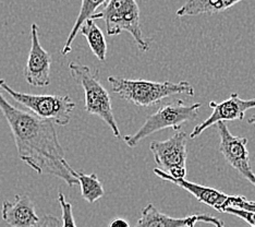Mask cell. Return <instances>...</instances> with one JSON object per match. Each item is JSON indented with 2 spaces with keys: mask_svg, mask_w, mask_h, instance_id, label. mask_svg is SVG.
Instances as JSON below:
<instances>
[{
  "mask_svg": "<svg viewBox=\"0 0 255 227\" xmlns=\"http://www.w3.org/2000/svg\"><path fill=\"white\" fill-rule=\"evenodd\" d=\"M0 110L8 121L22 162L38 175H50L69 187L79 185L66 166L65 151L53 121L10 104L0 92Z\"/></svg>",
  "mask_w": 255,
  "mask_h": 227,
  "instance_id": "cell-1",
  "label": "cell"
},
{
  "mask_svg": "<svg viewBox=\"0 0 255 227\" xmlns=\"http://www.w3.org/2000/svg\"><path fill=\"white\" fill-rule=\"evenodd\" d=\"M108 82L112 90L121 98L137 107H150L167 97L178 94L194 96V87L188 81L180 82H155L147 80H131L110 75Z\"/></svg>",
  "mask_w": 255,
  "mask_h": 227,
  "instance_id": "cell-2",
  "label": "cell"
},
{
  "mask_svg": "<svg viewBox=\"0 0 255 227\" xmlns=\"http://www.w3.org/2000/svg\"><path fill=\"white\" fill-rule=\"evenodd\" d=\"M71 78L84 90V108L90 115L100 117L112 129L115 138H120V130L113 112L108 91L100 80V70L92 69L82 63H69Z\"/></svg>",
  "mask_w": 255,
  "mask_h": 227,
  "instance_id": "cell-3",
  "label": "cell"
},
{
  "mask_svg": "<svg viewBox=\"0 0 255 227\" xmlns=\"http://www.w3.org/2000/svg\"><path fill=\"white\" fill-rule=\"evenodd\" d=\"M201 103L187 105L182 100H175L159 107L155 113L147 116L142 127L133 135L124 137V141L129 148H135L142 140L155 132L171 128L179 131L181 126L198 118Z\"/></svg>",
  "mask_w": 255,
  "mask_h": 227,
  "instance_id": "cell-4",
  "label": "cell"
},
{
  "mask_svg": "<svg viewBox=\"0 0 255 227\" xmlns=\"http://www.w3.org/2000/svg\"><path fill=\"white\" fill-rule=\"evenodd\" d=\"M140 17V8L135 0H108L103 10L93 14L91 19L105 21L107 34L110 36L125 31L130 33L138 49L145 52L149 49V43L143 36Z\"/></svg>",
  "mask_w": 255,
  "mask_h": 227,
  "instance_id": "cell-5",
  "label": "cell"
},
{
  "mask_svg": "<svg viewBox=\"0 0 255 227\" xmlns=\"http://www.w3.org/2000/svg\"><path fill=\"white\" fill-rule=\"evenodd\" d=\"M0 91L23 106L28 108L38 117L53 121L58 126H67L71 120L75 103L68 95H35L14 91L5 80L0 79Z\"/></svg>",
  "mask_w": 255,
  "mask_h": 227,
  "instance_id": "cell-6",
  "label": "cell"
},
{
  "mask_svg": "<svg viewBox=\"0 0 255 227\" xmlns=\"http://www.w3.org/2000/svg\"><path fill=\"white\" fill-rule=\"evenodd\" d=\"M157 168L169 174L172 178L187 177V133L176 131L175 135L165 141H153L149 144Z\"/></svg>",
  "mask_w": 255,
  "mask_h": 227,
  "instance_id": "cell-7",
  "label": "cell"
},
{
  "mask_svg": "<svg viewBox=\"0 0 255 227\" xmlns=\"http://www.w3.org/2000/svg\"><path fill=\"white\" fill-rule=\"evenodd\" d=\"M219 135V152L225 161L255 187V173L250 165L248 139L234 136L225 121L216 124Z\"/></svg>",
  "mask_w": 255,
  "mask_h": 227,
  "instance_id": "cell-8",
  "label": "cell"
},
{
  "mask_svg": "<svg viewBox=\"0 0 255 227\" xmlns=\"http://www.w3.org/2000/svg\"><path fill=\"white\" fill-rule=\"evenodd\" d=\"M210 107L213 109L210 117L200 125L195 126L190 133V139H194L202 135L208 128L218 124L220 121L243 120L247 110L255 108V98L252 100H242L238 93H233L227 100L220 103L210 102Z\"/></svg>",
  "mask_w": 255,
  "mask_h": 227,
  "instance_id": "cell-9",
  "label": "cell"
},
{
  "mask_svg": "<svg viewBox=\"0 0 255 227\" xmlns=\"http://www.w3.org/2000/svg\"><path fill=\"white\" fill-rule=\"evenodd\" d=\"M51 57L43 48L38 37V26L36 23L31 25V49L24 67V79L35 87H45L50 84Z\"/></svg>",
  "mask_w": 255,
  "mask_h": 227,
  "instance_id": "cell-10",
  "label": "cell"
},
{
  "mask_svg": "<svg viewBox=\"0 0 255 227\" xmlns=\"http://www.w3.org/2000/svg\"><path fill=\"white\" fill-rule=\"evenodd\" d=\"M198 223L211 224L214 227H226L219 219L210 214H192L185 218H172L159 212L153 203L143 208L141 219L134 227H194Z\"/></svg>",
  "mask_w": 255,
  "mask_h": 227,
  "instance_id": "cell-11",
  "label": "cell"
},
{
  "mask_svg": "<svg viewBox=\"0 0 255 227\" xmlns=\"http://www.w3.org/2000/svg\"><path fill=\"white\" fill-rule=\"evenodd\" d=\"M1 218L11 227H33L39 221L35 206L27 195H15L13 203L3 201Z\"/></svg>",
  "mask_w": 255,
  "mask_h": 227,
  "instance_id": "cell-12",
  "label": "cell"
},
{
  "mask_svg": "<svg viewBox=\"0 0 255 227\" xmlns=\"http://www.w3.org/2000/svg\"><path fill=\"white\" fill-rule=\"evenodd\" d=\"M154 174L158 178L165 180V182L175 184L178 186V187L188 191L189 194L192 195L198 201L204 203V205L211 207L213 209H215L218 212H223L225 202L228 198V196L224 194L223 191H219L217 189L206 187V186H202L199 184L189 182V180H187L185 178L183 179L172 178L169 174L159 170V168H155Z\"/></svg>",
  "mask_w": 255,
  "mask_h": 227,
  "instance_id": "cell-13",
  "label": "cell"
},
{
  "mask_svg": "<svg viewBox=\"0 0 255 227\" xmlns=\"http://www.w3.org/2000/svg\"><path fill=\"white\" fill-rule=\"evenodd\" d=\"M243 0H188L177 10L179 17L196 16L206 13H219L234 7Z\"/></svg>",
  "mask_w": 255,
  "mask_h": 227,
  "instance_id": "cell-14",
  "label": "cell"
},
{
  "mask_svg": "<svg viewBox=\"0 0 255 227\" xmlns=\"http://www.w3.org/2000/svg\"><path fill=\"white\" fill-rule=\"evenodd\" d=\"M66 166L68 171L70 172L72 176L78 180V183L81 187V196H82L85 201L89 203H95L98 201L101 198L105 195V190L100 179L97 178L95 174L86 175L82 172H77L74 171L73 168L69 165V163H66Z\"/></svg>",
  "mask_w": 255,
  "mask_h": 227,
  "instance_id": "cell-15",
  "label": "cell"
},
{
  "mask_svg": "<svg viewBox=\"0 0 255 227\" xmlns=\"http://www.w3.org/2000/svg\"><path fill=\"white\" fill-rule=\"evenodd\" d=\"M79 32H81V34L88 40L89 47L91 48L93 54L96 56L97 59L103 62L105 61L107 55V42L105 35H104L101 28L98 27L95 20H86L83 23V25L81 26Z\"/></svg>",
  "mask_w": 255,
  "mask_h": 227,
  "instance_id": "cell-16",
  "label": "cell"
},
{
  "mask_svg": "<svg viewBox=\"0 0 255 227\" xmlns=\"http://www.w3.org/2000/svg\"><path fill=\"white\" fill-rule=\"evenodd\" d=\"M108 0H82V3H81V9L79 15L75 20L74 25L72 26V30L69 34V36L66 40V44L63 46L61 50V54L63 56H67L69 52L72 50V43L73 40L77 37V35L80 31L81 26L83 25V23L92 17L93 14L97 12V9L101 7V5H105Z\"/></svg>",
  "mask_w": 255,
  "mask_h": 227,
  "instance_id": "cell-17",
  "label": "cell"
},
{
  "mask_svg": "<svg viewBox=\"0 0 255 227\" xmlns=\"http://www.w3.org/2000/svg\"><path fill=\"white\" fill-rule=\"evenodd\" d=\"M58 202L61 208V227H77L73 217L72 205L67 201L66 196L63 195L62 191H59L58 194Z\"/></svg>",
  "mask_w": 255,
  "mask_h": 227,
  "instance_id": "cell-18",
  "label": "cell"
},
{
  "mask_svg": "<svg viewBox=\"0 0 255 227\" xmlns=\"http://www.w3.org/2000/svg\"><path fill=\"white\" fill-rule=\"evenodd\" d=\"M227 208H237V209L247 210V211L255 213V203L247 200V198L242 196H228L227 200L225 202L222 213H224V211Z\"/></svg>",
  "mask_w": 255,
  "mask_h": 227,
  "instance_id": "cell-19",
  "label": "cell"
},
{
  "mask_svg": "<svg viewBox=\"0 0 255 227\" xmlns=\"http://www.w3.org/2000/svg\"><path fill=\"white\" fill-rule=\"evenodd\" d=\"M33 227H61V221L55 215L47 214L39 219L38 223Z\"/></svg>",
  "mask_w": 255,
  "mask_h": 227,
  "instance_id": "cell-20",
  "label": "cell"
},
{
  "mask_svg": "<svg viewBox=\"0 0 255 227\" xmlns=\"http://www.w3.org/2000/svg\"><path fill=\"white\" fill-rule=\"evenodd\" d=\"M109 227H131V226L124 219H115L113 222L110 223Z\"/></svg>",
  "mask_w": 255,
  "mask_h": 227,
  "instance_id": "cell-21",
  "label": "cell"
},
{
  "mask_svg": "<svg viewBox=\"0 0 255 227\" xmlns=\"http://www.w3.org/2000/svg\"><path fill=\"white\" fill-rule=\"evenodd\" d=\"M248 124L254 125V127H255V115H254V116H252V117L248 120Z\"/></svg>",
  "mask_w": 255,
  "mask_h": 227,
  "instance_id": "cell-22",
  "label": "cell"
},
{
  "mask_svg": "<svg viewBox=\"0 0 255 227\" xmlns=\"http://www.w3.org/2000/svg\"><path fill=\"white\" fill-rule=\"evenodd\" d=\"M253 227H255V226H253Z\"/></svg>",
  "mask_w": 255,
  "mask_h": 227,
  "instance_id": "cell-23",
  "label": "cell"
}]
</instances>
